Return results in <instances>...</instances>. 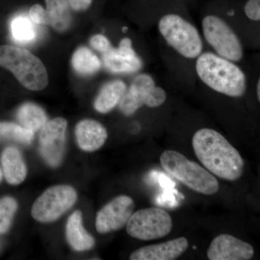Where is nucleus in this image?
Segmentation results:
<instances>
[{
	"mask_svg": "<svg viewBox=\"0 0 260 260\" xmlns=\"http://www.w3.org/2000/svg\"><path fill=\"white\" fill-rule=\"evenodd\" d=\"M3 172L2 171L1 168H0V183H1L2 180H3Z\"/></svg>",
	"mask_w": 260,
	"mask_h": 260,
	"instance_id": "obj_30",
	"label": "nucleus"
},
{
	"mask_svg": "<svg viewBox=\"0 0 260 260\" xmlns=\"http://www.w3.org/2000/svg\"><path fill=\"white\" fill-rule=\"evenodd\" d=\"M49 25L55 31L62 34L71 24L70 7L68 0H45Z\"/></svg>",
	"mask_w": 260,
	"mask_h": 260,
	"instance_id": "obj_19",
	"label": "nucleus"
},
{
	"mask_svg": "<svg viewBox=\"0 0 260 260\" xmlns=\"http://www.w3.org/2000/svg\"><path fill=\"white\" fill-rule=\"evenodd\" d=\"M93 0H68L72 10L75 12H83L88 10Z\"/></svg>",
	"mask_w": 260,
	"mask_h": 260,
	"instance_id": "obj_28",
	"label": "nucleus"
},
{
	"mask_svg": "<svg viewBox=\"0 0 260 260\" xmlns=\"http://www.w3.org/2000/svg\"><path fill=\"white\" fill-rule=\"evenodd\" d=\"M13 37L18 42H30L35 37V31L30 20L25 17L19 16L12 21Z\"/></svg>",
	"mask_w": 260,
	"mask_h": 260,
	"instance_id": "obj_24",
	"label": "nucleus"
},
{
	"mask_svg": "<svg viewBox=\"0 0 260 260\" xmlns=\"http://www.w3.org/2000/svg\"><path fill=\"white\" fill-rule=\"evenodd\" d=\"M75 137L81 150L85 152H95L105 144L108 133L105 126L99 121L87 119L77 124Z\"/></svg>",
	"mask_w": 260,
	"mask_h": 260,
	"instance_id": "obj_15",
	"label": "nucleus"
},
{
	"mask_svg": "<svg viewBox=\"0 0 260 260\" xmlns=\"http://www.w3.org/2000/svg\"><path fill=\"white\" fill-rule=\"evenodd\" d=\"M126 85L121 80H114L104 85L94 102V108L101 114H107L119 104L125 93Z\"/></svg>",
	"mask_w": 260,
	"mask_h": 260,
	"instance_id": "obj_18",
	"label": "nucleus"
},
{
	"mask_svg": "<svg viewBox=\"0 0 260 260\" xmlns=\"http://www.w3.org/2000/svg\"><path fill=\"white\" fill-rule=\"evenodd\" d=\"M0 66L11 72L25 88L39 91L47 88L49 78L45 66L27 49L0 46Z\"/></svg>",
	"mask_w": 260,
	"mask_h": 260,
	"instance_id": "obj_3",
	"label": "nucleus"
},
{
	"mask_svg": "<svg viewBox=\"0 0 260 260\" xmlns=\"http://www.w3.org/2000/svg\"><path fill=\"white\" fill-rule=\"evenodd\" d=\"M135 202L127 195H119L98 212L95 229L101 234L121 230L135 211Z\"/></svg>",
	"mask_w": 260,
	"mask_h": 260,
	"instance_id": "obj_10",
	"label": "nucleus"
},
{
	"mask_svg": "<svg viewBox=\"0 0 260 260\" xmlns=\"http://www.w3.org/2000/svg\"><path fill=\"white\" fill-rule=\"evenodd\" d=\"M205 39L218 56L237 62L244 55L242 42L225 20L218 15H208L202 22Z\"/></svg>",
	"mask_w": 260,
	"mask_h": 260,
	"instance_id": "obj_6",
	"label": "nucleus"
},
{
	"mask_svg": "<svg viewBox=\"0 0 260 260\" xmlns=\"http://www.w3.org/2000/svg\"><path fill=\"white\" fill-rule=\"evenodd\" d=\"M1 164L5 179L11 185H18L25 181L27 167L20 150L8 147L1 155Z\"/></svg>",
	"mask_w": 260,
	"mask_h": 260,
	"instance_id": "obj_17",
	"label": "nucleus"
},
{
	"mask_svg": "<svg viewBox=\"0 0 260 260\" xmlns=\"http://www.w3.org/2000/svg\"><path fill=\"white\" fill-rule=\"evenodd\" d=\"M29 15L34 23L39 25H49L47 10H44L40 5H32L29 10Z\"/></svg>",
	"mask_w": 260,
	"mask_h": 260,
	"instance_id": "obj_25",
	"label": "nucleus"
},
{
	"mask_svg": "<svg viewBox=\"0 0 260 260\" xmlns=\"http://www.w3.org/2000/svg\"><path fill=\"white\" fill-rule=\"evenodd\" d=\"M195 68L200 79L215 92L232 98L245 94L246 75L234 61L213 53H202Z\"/></svg>",
	"mask_w": 260,
	"mask_h": 260,
	"instance_id": "obj_2",
	"label": "nucleus"
},
{
	"mask_svg": "<svg viewBox=\"0 0 260 260\" xmlns=\"http://www.w3.org/2000/svg\"><path fill=\"white\" fill-rule=\"evenodd\" d=\"M189 247L184 237H179L160 244L143 246L132 253L131 260H174L182 255Z\"/></svg>",
	"mask_w": 260,
	"mask_h": 260,
	"instance_id": "obj_14",
	"label": "nucleus"
},
{
	"mask_svg": "<svg viewBox=\"0 0 260 260\" xmlns=\"http://www.w3.org/2000/svg\"><path fill=\"white\" fill-rule=\"evenodd\" d=\"M18 202L15 198L5 196L0 198V234L8 232L18 210Z\"/></svg>",
	"mask_w": 260,
	"mask_h": 260,
	"instance_id": "obj_23",
	"label": "nucleus"
},
{
	"mask_svg": "<svg viewBox=\"0 0 260 260\" xmlns=\"http://www.w3.org/2000/svg\"><path fill=\"white\" fill-rule=\"evenodd\" d=\"M90 46L99 52H107L112 47L109 39L102 34H96L90 39Z\"/></svg>",
	"mask_w": 260,
	"mask_h": 260,
	"instance_id": "obj_27",
	"label": "nucleus"
},
{
	"mask_svg": "<svg viewBox=\"0 0 260 260\" xmlns=\"http://www.w3.org/2000/svg\"><path fill=\"white\" fill-rule=\"evenodd\" d=\"M18 119L25 129L37 132L42 129L47 122V116L42 108L32 104L25 103L19 108Z\"/></svg>",
	"mask_w": 260,
	"mask_h": 260,
	"instance_id": "obj_21",
	"label": "nucleus"
},
{
	"mask_svg": "<svg viewBox=\"0 0 260 260\" xmlns=\"http://www.w3.org/2000/svg\"><path fill=\"white\" fill-rule=\"evenodd\" d=\"M246 18L254 22L260 20V0H246L244 5Z\"/></svg>",
	"mask_w": 260,
	"mask_h": 260,
	"instance_id": "obj_26",
	"label": "nucleus"
},
{
	"mask_svg": "<svg viewBox=\"0 0 260 260\" xmlns=\"http://www.w3.org/2000/svg\"><path fill=\"white\" fill-rule=\"evenodd\" d=\"M72 67L78 74L90 76L95 74L102 68V61L95 54L85 47L78 48L71 59Z\"/></svg>",
	"mask_w": 260,
	"mask_h": 260,
	"instance_id": "obj_20",
	"label": "nucleus"
},
{
	"mask_svg": "<svg viewBox=\"0 0 260 260\" xmlns=\"http://www.w3.org/2000/svg\"><path fill=\"white\" fill-rule=\"evenodd\" d=\"M256 97H257L258 101L260 102V80L258 79L257 83H256Z\"/></svg>",
	"mask_w": 260,
	"mask_h": 260,
	"instance_id": "obj_29",
	"label": "nucleus"
},
{
	"mask_svg": "<svg viewBox=\"0 0 260 260\" xmlns=\"http://www.w3.org/2000/svg\"><path fill=\"white\" fill-rule=\"evenodd\" d=\"M102 60L106 69L114 74H131L143 68V61L129 38L121 39L117 48L112 47L102 54Z\"/></svg>",
	"mask_w": 260,
	"mask_h": 260,
	"instance_id": "obj_12",
	"label": "nucleus"
},
{
	"mask_svg": "<svg viewBox=\"0 0 260 260\" xmlns=\"http://www.w3.org/2000/svg\"><path fill=\"white\" fill-rule=\"evenodd\" d=\"M66 239L73 250H90L95 246V239L83 226V215L80 210L72 214L66 225Z\"/></svg>",
	"mask_w": 260,
	"mask_h": 260,
	"instance_id": "obj_16",
	"label": "nucleus"
},
{
	"mask_svg": "<svg viewBox=\"0 0 260 260\" xmlns=\"http://www.w3.org/2000/svg\"><path fill=\"white\" fill-rule=\"evenodd\" d=\"M254 254L251 244L230 234H221L212 241L207 251L210 260H249Z\"/></svg>",
	"mask_w": 260,
	"mask_h": 260,
	"instance_id": "obj_13",
	"label": "nucleus"
},
{
	"mask_svg": "<svg viewBox=\"0 0 260 260\" xmlns=\"http://www.w3.org/2000/svg\"><path fill=\"white\" fill-rule=\"evenodd\" d=\"M195 155L205 169L220 179L237 181L244 171V160L237 149L216 130L203 128L192 138Z\"/></svg>",
	"mask_w": 260,
	"mask_h": 260,
	"instance_id": "obj_1",
	"label": "nucleus"
},
{
	"mask_svg": "<svg viewBox=\"0 0 260 260\" xmlns=\"http://www.w3.org/2000/svg\"><path fill=\"white\" fill-rule=\"evenodd\" d=\"M158 30L167 44L186 59H196L202 54L203 43L198 29L177 13L164 15Z\"/></svg>",
	"mask_w": 260,
	"mask_h": 260,
	"instance_id": "obj_5",
	"label": "nucleus"
},
{
	"mask_svg": "<svg viewBox=\"0 0 260 260\" xmlns=\"http://www.w3.org/2000/svg\"><path fill=\"white\" fill-rule=\"evenodd\" d=\"M67 127L66 119L56 117L46 123L41 131L39 136L41 154L51 167H59L64 158Z\"/></svg>",
	"mask_w": 260,
	"mask_h": 260,
	"instance_id": "obj_11",
	"label": "nucleus"
},
{
	"mask_svg": "<svg viewBox=\"0 0 260 260\" xmlns=\"http://www.w3.org/2000/svg\"><path fill=\"white\" fill-rule=\"evenodd\" d=\"M77 200L78 193L73 186L64 184L51 186L34 202L32 217L43 223L56 221L73 208Z\"/></svg>",
	"mask_w": 260,
	"mask_h": 260,
	"instance_id": "obj_8",
	"label": "nucleus"
},
{
	"mask_svg": "<svg viewBox=\"0 0 260 260\" xmlns=\"http://www.w3.org/2000/svg\"><path fill=\"white\" fill-rule=\"evenodd\" d=\"M167 100V93L160 87L156 86L151 75L140 74L133 83L119 102V109L124 115H133L140 108L160 107Z\"/></svg>",
	"mask_w": 260,
	"mask_h": 260,
	"instance_id": "obj_9",
	"label": "nucleus"
},
{
	"mask_svg": "<svg viewBox=\"0 0 260 260\" xmlns=\"http://www.w3.org/2000/svg\"><path fill=\"white\" fill-rule=\"evenodd\" d=\"M172 217L160 208H148L134 212L126 225L130 237L142 241H151L167 237L172 232Z\"/></svg>",
	"mask_w": 260,
	"mask_h": 260,
	"instance_id": "obj_7",
	"label": "nucleus"
},
{
	"mask_svg": "<svg viewBox=\"0 0 260 260\" xmlns=\"http://www.w3.org/2000/svg\"><path fill=\"white\" fill-rule=\"evenodd\" d=\"M34 138V133L23 126L13 122L0 121V143L13 141L23 145H30Z\"/></svg>",
	"mask_w": 260,
	"mask_h": 260,
	"instance_id": "obj_22",
	"label": "nucleus"
},
{
	"mask_svg": "<svg viewBox=\"0 0 260 260\" xmlns=\"http://www.w3.org/2000/svg\"><path fill=\"white\" fill-rule=\"evenodd\" d=\"M160 161L166 172L193 191L205 195L218 193L219 183L213 174L179 152L166 150Z\"/></svg>",
	"mask_w": 260,
	"mask_h": 260,
	"instance_id": "obj_4",
	"label": "nucleus"
}]
</instances>
